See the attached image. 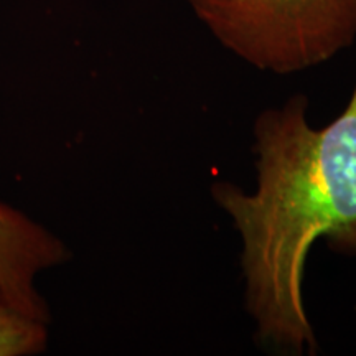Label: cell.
Segmentation results:
<instances>
[{
  "label": "cell",
  "instance_id": "cell-4",
  "mask_svg": "<svg viewBox=\"0 0 356 356\" xmlns=\"http://www.w3.org/2000/svg\"><path fill=\"white\" fill-rule=\"evenodd\" d=\"M48 341L47 322L0 300V356L42 353Z\"/></svg>",
  "mask_w": 356,
  "mask_h": 356
},
{
  "label": "cell",
  "instance_id": "cell-1",
  "mask_svg": "<svg viewBox=\"0 0 356 356\" xmlns=\"http://www.w3.org/2000/svg\"><path fill=\"white\" fill-rule=\"evenodd\" d=\"M309 99L292 96L254 122V193L216 181L211 195L241 236L246 307L266 345L315 353L304 273L314 243L356 254V86L335 121L314 129Z\"/></svg>",
  "mask_w": 356,
  "mask_h": 356
},
{
  "label": "cell",
  "instance_id": "cell-2",
  "mask_svg": "<svg viewBox=\"0 0 356 356\" xmlns=\"http://www.w3.org/2000/svg\"><path fill=\"white\" fill-rule=\"evenodd\" d=\"M226 50L248 65L292 74L356 42V0H186Z\"/></svg>",
  "mask_w": 356,
  "mask_h": 356
},
{
  "label": "cell",
  "instance_id": "cell-3",
  "mask_svg": "<svg viewBox=\"0 0 356 356\" xmlns=\"http://www.w3.org/2000/svg\"><path fill=\"white\" fill-rule=\"evenodd\" d=\"M66 248L38 222L0 203V300L38 320H48L37 291L40 273L66 259Z\"/></svg>",
  "mask_w": 356,
  "mask_h": 356
}]
</instances>
